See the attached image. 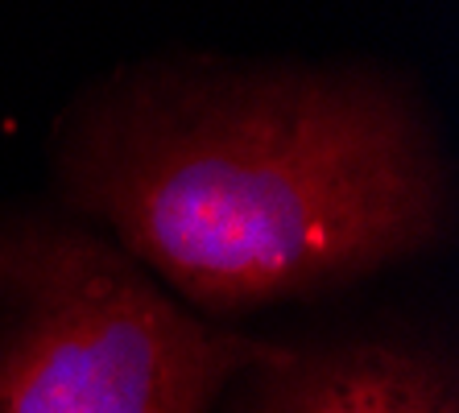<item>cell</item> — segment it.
<instances>
[{
    "instance_id": "obj_1",
    "label": "cell",
    "mask_w": 459,
    "mask_h": 413,
    "mask_svg": "<svg viewBox=\"0 0 459 413\" xmlns=\"http://www.w3.org/2000/svg\"><path fill=\"white\" fill-rule=\"evenodd\" d=\"M50 174L63 211L224 327L435 253L455 211L427 91L377 58L125 63L58 112Z\"/></svg>"
},
{
    "instance_id": "obj_3",
    "label": "cell",
    "mask_w": 459,
    "mask_h": 413,
    "mask_svg": "<svg viewBox=\"0 0 459 413\" xmlns=\"http://www.w3.org/2000/svg\"><path fill=\"white\" fill-rule=\"evenodd\" d=\"M215 413H459L455 351L410 323L278 335L265 360L236 372Z\"/></svg>"
},
{
    "instance_id": "obj_2",
    "label": "cell",
    "mask_w": 459,
    "mask_h": 413,
    "mask_svg": "<svg viewBox=\"0 0 459 413\" xmlns=\"http://www.w3.org/2000/svg\"><path fill=\"white\" fill-rule=\"evenodd\" d=\"M273 348L186 310L58 202L0 207V413H215Z\"/></svg>"
}]
</instances>
